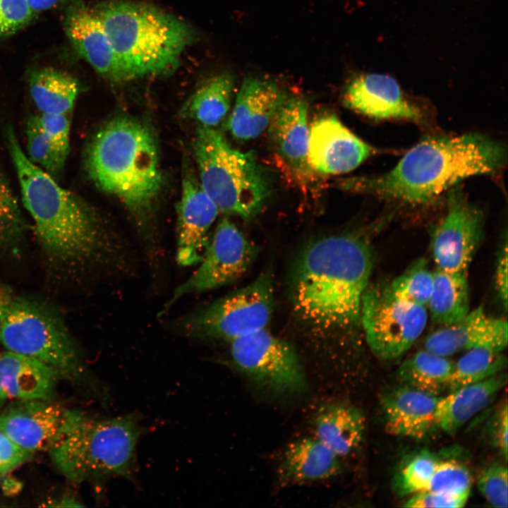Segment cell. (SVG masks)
Masks as SVG:
<instances>
[{
  "label": "cell",
  "mask_w": 508,
  "mask_h": 508,
  "mask_svg": "<svg viewBox=\"0 0 508 508\" xmlns=\"http://www.w3.org/2000/svg\"><path fill=\"white\" fill-rule=\"evenodd\" d=\"M507 162L500 142L480 133L423 138L388 172L337 180L346 191L426 205L473 176L496 175Z\"/></svg>",
  "instance_id": "obj_1"
},
{
  "label": "cell",
  "mask_w": 508,
  "mask_h": 508,
  "mask_svg": "<svg viewBox=\"0 0 508 508\" xmlns=\"http://www.w3.org/2000/svg\"><path fill=\"white\" fill-rule=\"evenodd\" d=\"M373 262L367 241L358 234L331 235L310 243L294 270L292 298L297 315L322 333L357 325Z\"/></svg>",
  "instance_id": "obj_2"
},
{
  "label": "cell",
  "mask_w": 508,
  "mask_h": 508,
  "mask_svg": "<svg viewBox=\"0 0 508 508\" xmlns=\"http://www.w3.org/2000/svg\"><path fill=\"white\" fill-rule=\"evenodd\" d=\"M6 135L23 205L49 260L64 268H79L109 260L115 243L95 212L28 159L12 127L6 129Z\"/></svg>",
  "instance_id": "obj_3"
},
{
  "label": "cell",
  "mask_w": 508,
  "mask_h": 508,
  "mask_svg": "<svg viewBox=\"0 0 508 508\" xmlns=\"http://www.w3.org/2000/svg\"><path fill=\"white\" fill-rule=\"evenodd\" d=\"M86 169L102 190L118 198L140 222L147 221L163 185L152 130L129 116L104 124L86 153Z\"/></svg>",
  "instance_id": "obj_4"
},
{
  "label": "cell",
  "mask_w": 508,
  "mask_h": 508,
  "mask_svg": "<svg viewBox=\"0 0 508 508\" xmlns=\"http://www.w3.org/2000/svg\"><path fill=\"white\" fill-rule=\"evenodd\" d=\"M94 11L130 80L172 71L194 39L186 22L148 4L114 0Z\"/></svg>",
  "instance_id": "obj_5"
},
{
  "label": "cell",
  "mask_w": 508,
  "mask_h": 508,
  "mask_svg": "<svg viewBox=\"0 0 508 508\" xmlns=\"http://www.w3.org/2000/svg\"><path fill=\"white\" fill-rule=\"evenodd\" d=\"M143 430L135 413L102 418L80 412L49 451L50 457L59 471L73 483L131 479L135 473Z\"/></svg>",
  "instance_id": "obj_6"
},
{
  "label": "cell",
  "mask_w": 508,
  "mask_h": 508,
  "mask_svg": "<svg viewBox=\"0 0 508 508\" xmlns=\"http://www.w3.org/2000/svg\"><path fill=\"white\" fill-rule=\"evenodd\" d=\"M201 186L219 212L250 219L272 192L270 176L251 152H240L214 128L198 125L193 143Z\"/></svg>",
  "instance_id": "obj_7"
},
{
  "label": "cell",
  "mask_w": 508,
  "mask_h": 508,
  "mask_svg": "<svg viewBox=\"0 0 508 508\" xmlns=\"http://www.w3.org/2000/svg\"><path fill=\"white\" fill-rule=\"evenodd\" d=\"M0 342L7 351L37 359L64 377L86 375L79 350L64 322L40 303L13 298L0 322Z\"/></svg>",
  "instance_id": "obj_8"
},
{
  "label": "cell",
  "mask_w": 508,
  "mask_h": 508,
  "mask_svg": "<svg viewBox=\"0 0 508 508\" xmlns=\"http://www.w3.org/2000/svg\"><path fill=\"white\" fill-rule=\"evenodd\" d=\"M274 310L272 271H263L249 284L181 318L186 335L229 342L267 328Z\"/></svg>",
  "instance_id": "obj_9"
},
{
  "label": "cell",
  "mask_w": 508,
  "mask_h": 508,
  "mask_svg": "<svg viewBox=\"0 0 508 508\" xmlns=\"http://www.w3.org/2000/svg\"><path fill=\"white\" fill-rule=\"evenodd\" d=\"M427 320L425 307L399 298L389 285L368 286L363 294L360 322L370 349L381 360L403 356L422 334Z\"/></svg>",
  "instance_id": "obj_10"
},
{
  "label": "cell",
  "mask_w": 508,
  "mask_h": 508,
  "mask_svg": "<svg viewBox=\"0 0 508 508\" xmlns=\"http://www.w3.org/2000/svg\"><path fill=\"white\" fill-rule=\"evenodd\" d=\"M229 343L233 364L258 388L277 395L306 389L305 372L296 350L267 328Z\"/></svg>",
  "instance_id": "obj_11"
},
{
  "label": "cell",
  "mask_w": 508,
  "mask_h": 508,
  "mask_svg": "<svg viewBox=\"0 0 508 508\" xmlns=\"http://www.w3.org/2000/svg\"><path fill=\"white\" fill-rule=\"evenodd\" d=\"M258 253V248L227 217L223 218L217 224L198 267L176 287L162 313L186 295L233 283L246 272Z\"/></svg>",
  "instance_id": "obj_12"
},
{
  "label": "cell",
  "mask_w": 508,
  "mask_h": 508,
  "mask_svg": "<svg viewBox=\"0 0 508 508\" xmlns=\"http://www.w3.org/2000/svg\"><path fill=\"white\" fill-rule=\"evenodd\" d=\"M484 214L471 203L461 187L448 190L447 212L432 236V254L437 268L466 272L483 236Z\"/></svg>",
  "instance_id": "obj_13"
},
{
  "label": "cell",
  "mask_w": 508,
  "mask_h": 508,
  "mask_svg": "<svg viewBox=\"0 0 508 508\" xmlns=\"http://www.w3.org/2000/svg\"><path fill=\"white\" fill-rule=\"evenodd\" d=\"M274 159L282 171L303 190L318 188L319 174L308 159V104L298 96H289L268 126Z\"/></svg>",
  "instance_id": "obj_14"
},
{
  "label": "cell",
  "mask_w": 508,
  "mask_h": 508,
  "mask_svg": "<svg viewBox=\"0 0 508 508\" xmlns=\"http://www.w3.org/2000/svg\"><path fill=\"white\" fill-rule=\"evenodd\" d=\"M0 412V430L33 453L49 451L80 414L52 400H18Z\"/></svg>",
  "instance_id": "obj_15"
},
{
  "label": "cell",
  "mask_w": 508,
  "mask_h": 508,
  "mask_svg": "<svg viewBox=\"0 0 508 508\" xmlns=\"http://www.w3.org/2000/svg\"><path fill=\"white\" fill-rule=\"evenodd\" d=\"M377 153L334 115L317 119L309 128L308 159L320 174L348 173Z\"/></svg>",
  "instance_id": "obj_16"
},
{
  "label": "cell",
  "mask_w": 508,
  "mask_h": 508,
  "mask_svg": "<svg viewBox=\"0 0 508 508\" xmlns=\"http://www.w3.org/2000/svg\"><path fill=\"white\" fill-rule=\"evenodd\" d=\"M219 212L193 171L184 169L177 206L176 260L182 266L198 264L210 243L209 231Z\"/></svg>",
  "instance_id": "obj_17"
},
{
  "label": "cell",
  "mask_w": 508,
  "mask_h": 508,
  "mask_svg": "<svg viewBox=\"0 0 508 508\" xmlns=\"http://www.w3.org/2000/svg\"><path fill=\"white\" fill-rule=\"evenodd\" d=\"M343 102L346 107L371 119L425 122L420 107L404 96L393 78L385 75L356 76L346 86Z\"/></svg>",
  "instance_id": "obj_18"
},
{
  "label": "cell",
  "mask_w": 508,
  "mask_h": 508,
  "mask_svg": "<svg viewBox=\"0 0 508 508\" xmlns=\"http://www.w3.org/2000/svg\"><path fill=\"white\" fill-rule=\"evenodd\" d=\"M64 28L77 54L102 77L114 83L130 80L94 10L79 1L70 4Z\"/></svg>",
  "instance_id": "obj_19"
},
{
  "label": "cell",
  "mask_w": 508,
  "mask_h": 508,
  "mask_svg": "<svg viewBox=\"0 0 508 508\" xmlns=\"http://www.w3.org/2000/svg\"><path fill=\"white\" fill-rule=\"evenodd\" d=\"M506 320L488 315L479 306L460 321L436 330L425 341V349L442 356L484 348L502 352L507 345Z\"/></svg>",
  "instance_id": "obj_20"
},
{
  "label": "cell",
  "mask_w": 508,
  "mask_h": 508,
  "mask_svg": "<svg viewBox=\"0 0 508 508\" xmlns=\"http://www.w3.org/2000/svg\"><path fill=\"white\" fill-rule=\"evenodd\" d=\"M286 97L272 80L245 78L228 119L227 129L238 140L257 138L268 128Z\"/></svg>",
  "instance_id": "obj_21"
},
{
  "label": "cell",
  "mask_w": 508,
  "mask_h": 508,
  "mask_svg": "<svg viewBox=\"0 0 508 508\" xmlns=\"http://www.w3.org/2000/svg\"><path fill=\"white\" fill-rule=\"evenodd\" d=\"M440 397L401 385L384 395L382 406L388 433L420 440L437 425Z\"/></svg>",
  "instance_id": "obj_22"
},
{
  "label": "cell",
  "mask_w": 508,
  "mask_h": 508,
  "mask_svg": "<svg viewBox=\"0 0 508 508\" xmlns=\"http://www.w3.org/2000/svg\"><path fill=\"white\" fill-rule=\"evenodd\" d=\"M341 470L340 457L316 437L289 443L279 461L277 474L282 485L325 480Z\"/></svg>",
  "instance_id": "obj_23"
},
{
  "label": "cell",
  "mask_w": 508,
  "mask_h": 508,
  "mask_svg": "<svg viewBox=\"0 0 508 508\" xmlns=\"http://www.w3.org/2000/svg\"><path fill=\"white\" fill-rule=\"evenodd\" d=\"M61 373L34 358L6 351L0 355V385L8 398L52 400Z\"/></svg>",
  "instance_id": "obj_24"
},
{
  "label": "cell",
  "mask_w": 508,
  "mask_h": 508,
  "mask_svg": "<svg viewBox=\"0 0 508 508\" xmlns=\"http://www.w3.org/2000/svg\"><path fill=\"white\" fill-rule=\"evenodd\" d=\"M315 437L339 457L356 449L362 442L365 419L356 407L344 402L322 404L313 418Z\"/></svg>",
  "instance_id": "obj_25"
},
{
  "label": "cell",
  "mask_w": 508,
  "mask_h": 508,
  "mask_svg": "<svg viewBox=\"0 0 508 508\" xmlns=\"http://www.w3.org/2000/svg\"><path fill=\"white\" fill-rule=\"evenodd\" d=\"M506 380L505 375L498 373L440 397L436 410L437 426L448 435L455 434L470 418L490 403L504 386Z\"/></svg>",
  "instance_id": "obj_26"
},
{
  "label": "cell",
  "mask_w": 508,
  "mask_h": 508,
  "mask_svg": "<svg viewBox=\"0 0 508 508\" xmlns=\"http://www.w3.org/2000/svg\"><path fill=\"white\" fill-rule=\"evenodd\" d=\"M432 320L449 325L462 320L469 312V291L466 272L436 269L433 291L427 305Z\"/></svg>",
  "instance_id": "obj_27"
},
{
  "label": "cell",
  "mask_w": 508,
  "mask_h": 508,
  "mask_svg": "<svg viewBox=\"0 0 508 508\" xmlns=\"http://www.w3.org/2000/svg\"><path fill=\"white\" fill-rule=\"evenodd\" d=\"M29 88L41 114H71L80 92L74 77L53 68L34 71L29 78Z\"/></svg>",
  "instance_id": "obj_28"
},
{
  "label": "cell",
  "mask_w": 508,
  "mask_h": 508,
  "mask_svg": "<svg viewBox=\"0 0 508 508\" xmlns=\"http://www.w3.org/2000/svg\"><path fill=\"white\" fill-rule=\"evenodd\" d=\"M234 80L227 73L214 75L201 85L186 102L181 115L199 125L214 128L228 114L231 103Z\"/></svg>",
  "instance_id": "obj_29"
},
{
  "label": "cell",
  "mask_w": 508,
  "mask_h": 508,
  "mask_svg": "<svg viewBox=\"0 0 508 508\" xmlns=\"http://www.w3.org/2000/svg\"><path fill=\"white\" fill-rule=\"evenodd\" d=\"M453 366L447 357L425 349L401 364L397 377L401 385L438 395L447 389Z\"/></svg>",
  "instance_id": "obj_30"
},
{
  "label": "cell",
  "mask_w": 508,
  "mask_h": 508,
  "mask_svg": "<svg viewBox=\"0 0 508 508\" xmlns=\"http://www.w3.org/2000/svg\"><path fill=\"white\" fill-rule=\"evenodd\" d=\"M505 363L506 358L501 352L484 348L468 350L454 363L447 389L451 392L495 375L501 372Z\"/></svg>",
  "instance_id": "obj_31"
},
{
  "label": "cell",
  "mask_w": 508,
  "mask_h": 508,
  "mask_svg": "<svg viewBox=\"0 0 508 508\" xmlns=\"http://www.w3.org/2000/svg\"><path fill=\"white\" fill-rule=\"evenodd\" d=\"M434 283V272L424 259L416 260L389 284L392 291L409 303L427 306Z\"/></svg>",
  "instance_id": "obj_32"
},
{
  "label": "cell",
  "mask_w": 508,
  "mask_h": 508,
  "mask_svg": "<svg viewBox=\"0 0 508 508\" xmlns=\"http://www.w3.org/2000/svg\"><path fill=\"white\" fill-rule=\"evenodd\" d=\"M25 133L28 159L53 178L59 175L67 156L54 145L42 129L37 116L28 119Z\"/></svg>",
  "instance_id": "obj_33"
},
{
  "label": "cell",
  "mask_w": 508,
  "mask_h": 508,
  "mask_svg": "<svg viewBox=\"0 0 508 508\" xmlns=\"http://www.w3.org/2000/svg\"><path fill=\"white\" fill-rule=\"evenodd\" d=\"M26 229L18 199L0 172V249H16Z\"/></svg>",
  "instance_id": "obj_34"
},
{
  "label": "cell",
  "mask_w": 508,
  "mask_h": 508,
  "mask_svg": "<svg viewBox=\"0 0 508 508\" xmlns=\"http://www.w3.org/2000/svg\"><path fill=\"white\" fill-rule=\"evenodd\" d=\"M438 462L429 452L423 451L410 458L395 477L397 495L402 497L426 490Z\"/></svg>",
  "instance_id": "obj_35"
},
{
  "label": "cell",
  "mask_w": 508,
  "mask_h": 508,
  "mask_svg": "<svg viewBox=\"0 0 508 508\" xmlns=\"http://www.w3.org/2000/svg\"><path fill=\"white\" fill-rule=\"evenodd\" d=\"M471 485V475L466 466L454 461H439L426 490L450 495H469Z\"/></svg>",
  "instance_id": "obj_36"
},
{
  "label": "cell",
  "mask_w": 508,
  "mask_h": 508,
  "mask_svg": "<svg viewBox=\"0 0 508 508\" xmlns=\"http://www.w3.org/2000/svg\"><path fill=\"white\" fill-rule=\"evenodd\" d=\"M477 486L493 507H508V473L505 466L495 464L483 469L478 476Z\"/></svg>",
  "instance_id": "obj_37"
},
{
  "label": "cell",
  "mask_w": 508,
  "mask_h": 508,
  "mask_svg": "<svg viewBox=\"0 0 508 508\" xmlns=\"http://www.w3.org/2000/svg\"><path fill=\"white\" fill-rule=\"evenodd\" d=\"M35 16L27 0H0V37L18 32Z\"/></svg>",
  "instance_id": "obj_38"
},
{
  "label": "cell",
  "mask_w": 508,
  "mask_h": 508,
  "mask_svg": "<svg viewBox=\"0 0 508 508\" xmlns=\"http://www.w3.org/2000/svg\"><path fill=\"white\" fill-rule=\"evenodd\" d=\"M70 114H41L38 122L58 150L68 156L70 148Z\"/></svg>",
  "instance_id": "obj_39"
},
{
  "label": "cell",
  "mask_w": 508,
  "mask_h": 508,
  "mask_svg": "<svg viewBox=\"0 0 508 508\" xmlns=\"http://www.w3.org/2000/svg\"><path fill=\"white\" fill-rule=\"evenodd\" d=\"M469 495H450L430 490L415 493L408 499L405 507L413 508H459L464 507Z\"/></svg>",
  "instance_id": "obj_40"
},
{
  "label": "cell",
  "mask_w": 508,
  "mask_h": 508,
  "mask_svg": "<svg viewBox=\"0 0 508 508\" xmlns=\"http://www.w3.org/2000/svg\"><path fill=\"white\" fill-rule=\"evenodd\" d=\"M32 453L23 449L0 430V473H4L28 461Z\"/></svg>",
  "instance_id": "obj_41"
},
{
  "label": "cell",
  "mask_w": 508,
  "mask_h": 508,
  "mask_svg": "<svg viewBox=\"0 0 508 508\" xmlns=\"http://www.w3.org/2000/svg\"><path fill=\"white\" fill-rule=\"evenodd\" d=\"M495 288L505 310L507 307V243L505 240L497 258L495 275Z\"/></svg>",
  "instance_id": "obj_42"
},
{
  "label": "cell",
  "mask_w": 508,
  "mask_h": 508,
  "mask_svg": "<svg viewBox=\"0 0 508 508\" xmlns=\"http://www.w3.org/2000/svg\"><path fill=\"white\" fill-rule=\"evenodd\" d=\"M507 402L501 407L495 422V441L507 461L508 448V422Z\"/></svg>",
  "instance_id": "obj_43"
},
{
  "label": "cell",
  "mask_w": 508,
  "mask_h": 508,
  "mask_svg": "<svg viewBox=\"0 0 508 508\" xmlns=\"http://www.w3.org/2000/svg\"><path fill=\"white\" fill-rule=\"evenodd\" d=\"M79 0H27L30 7L33 12L37 13L48 11L58 6L66 4H72Z\"/></svg>",
  "instance_id": "obj_44"
},
{
  "label": "cell",
  "mask_w": 508,
  "mask_h": 508,
  "mask_svg": "<svg viewBox=\"0 0 508 508\" xmlns=\"http://www.w3.org/2000/svg\"><path fill=\"white\" fill-rule=\"evenodd\" d=\"M13 298L11 291L0 284V322Z\"/></svg>",
  "instance_id": "obj_45"
},
{
  "label": "cell",
  "mask_w": 508,
  "mask_h": 508,
  "mask_svg": "<svg viewBox=\"0 0 508 508\" xmlns=\"http://www.w3.org/2000/svg\"><path fill=\"white\" fill-rule=\"evenodd\" d=\"M8 399V397L0 385V409L5 404Z\"/></svg>",
  "instance_id": "obj_46"
},
{
  "label": "cell",
  "mask_w": 508,
  "mask_h": 508,
  "mask_svg": "<svg viewBox=\"0 0 508 508\" xmlns=\"http://www.w3.org/2000/svg\"><path fill=\"white\" fill-rule=\"evenodd\" d=\"M3 474H4V473H0V482H1V479H2V476H3Z\"/></svg>",
  "instance_id": "obj_47"
}]
</instances>
